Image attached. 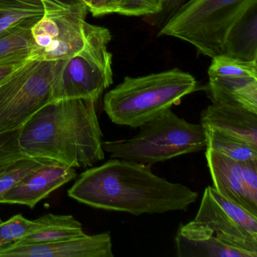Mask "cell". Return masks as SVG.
<instances>
[{"instance_id": "6da1fadb", "label": "cell", "mask_w": 257, "mask_h": 257, "mask_svg": "<svg viewBox=\"0 0 257 257\" xmlns=\"http://www.w3.org/2000/svg\"><path fill=\"white\" fill-rule=\"evenodd\" d=\"M67 194L94 208L135 216L186 211L198 197L187 186L153 174L150 166L121 159L84 171Z\"/></svg>"}, {"instance_id": "7a4b0ae2", "label": "cell", "mask_w": 257, "mask_h": 257, "mask_svg": "<svg viewBox=\"0 0 257 257\" xmlns=\"http://www.w3.org/2000/svg\"><path fill=\"white\" fill-rule=\"evenodd\" d=\"M96 103L88 99H64L45 105L21 127L22 153L73 168H87L103 160Z\"/></svg>"}, {"instance_id": "3957f363", "label": "cell", "mask_w": 257, "mask_h": 257, "mask_svg": "<svg viewBox=\"0 0 257 257\" xmlns=\"http://www.w3.org/2000/svg\"><path fill=\"white\" fill-rule=\"evenodd\" d=\"M198 89L196 79L175 68L139 77L124 78L105 94L103 109L118 125L139 127Z\"/></svg>"}, {"instance_id": "277c9868", "label": "cell", "mask_w": 257, "mask_h": 257, "mask_svg": "<svg viewBox=\"0 0 257 257\" xmlns=\"http://www.w3.org/2000/svg\"><path fill=\"white\" fill-rule=\"evenodd\" d=\"M139 127V133L130 139L103 141V150L113 159L152 167L207 148L205 128L201 124L188 122L171 109Z\"/></svg>"}, {"instance_id": "5b68a950", "label": "cell", "mask_w": 257, "mask_h": 257, "mask_svg": "<svg viewBox=\"0 0 257 257\" xmlns=\"http://www.w3.org/2000/svg\"><path fill=\"white\" fill-rule=\"evenodd\" d=\"M43 4L44 15L31 28L33 48L30 59H68L96 43L112 40L109 30L86 22L88 9L83 3Z\"/></svg>"}, {"instance_id": "8992f818", "label": "cell", "mask_w": 257, "mask_h": 257, "mask_svg": "<svg viewBox=\"0 0 257 257\" xmlns=\"http://www.w3.org/2000/svg\"><path fill=\"white\" fill-rule=\"evenodd\" d=\"M257 0H189L161 28L159 36L180 39L204 56L221 55L228 31Z\"/></svg>"}, {"instance_id": "52a82bcc", "label": "cell", "mask_w": 257, "mask_h": 257, "mask_svg": "<svg viewBox=\"0 0 257 257\" xmlns=\"http://www.w3.org/2000/svg\"><path fill=\"white\" fill-rule=\"evenodd\" d=\"M64 60H28L0 83V134L21 128L45 105Z\"/></svg>"}, {"instance_id": "ba28073f", "label": "cell", "mask_w": 257, "mask_h": 257, "mask_svg": "<svg viewBox=\"0 0 257 257\" xmlns=\"http://www.w3.org/2000/svg\"><path fill=\"white\" fill-rule=\"evenodd\" d=\"M110 41L100 42L64 60L52 89V101L88 99L97 102L112 82Z\"/></svg>"}, {"instance_id": "9c48e42d", "label": "cell", "mask_w": 257, "mask_h": 257, "mask_svg": "<svg viewBox=\"0 0 257 257\" xmlns=\"http://www.w3.org/2000/svg\"><path fill=\"white\" fill-rule=\"evenodd\" d=\"M192 222L211 230L225 244L257 256V216L222 196L213 186L204 190Z\"/></svg>"}, {"instance_id": "30bf717a", "label": "cell", "mask_w": 257, "mask_h": 257, "mask_svg": "<svg viewBox=\"0 0 257 257\" xmlns=\"http://www.w3.org/2000/svg\"><path fill=\"white\" fill-rule=\"evenodd\" d=\"M110 233L79 236L49 243L0 246V257H113Z\"/></svg>"}, {"instance_id": "8fae6325", "label": "cell", "mask_w": 257, "mask_h": 257, "mask_svg": "<svg viewBox=\"0 0 257 257\" xmlns=\"http://www.w3.org/2000/svg\"><path fill=\"white\" fill-rule=\"evenodd\" d=\"M76 169L58 162L35 168L0 197V204H21L34 208L42 200L76 177Z\"/></svg>"}, {"instance_id": "7c38bea8", "label": "cell", "mask_w": 257, "mask_h": 257, "mask_svg": "<svg viewBox=\"0 0 257 257\" xmlns=\"http://www.w3.org/2000/svg\"><path fill=\"white\" fill-rule=\"evenodd\" d=\"M200 124L257 148V113L236 105L212 102L201 113Z\"/></svg>"}, {"instance_id": "4fadbf2b", "label": "cell", "mask_w": 257, "mask_h": 257, "mask_svg": "<svg viewBox=\"0 0 257 257\" xmlns=\"http://www.w3.org/2000/svg\"><path fill=\"white\" fill-rule=\"evenodd\" d=\"M205 157L213 187L227 199L257 216V204L252 202L245 187L241 162L207 148Z\"/></svg>"}, {"instance_id": "5bb4252c", "label": "cell", "mask_w": 257, "mask_h": 257, "mask_svg": "<svg viewBox=\"0 0 257 257\" xmlns=\"http://www.w3.org/2000/svg\"><path fill=\"white\" fill-rule=\"evenodd\" d=\"M179 257H254L252 254L225 244L206 227L189 222L181 224L175 237Z\"/></svg>"}, {"instance_id": "9a60e30c", "label": "cell", "mask_w": 257, "mask_h": 257, "mask_svg": "<svg viewBox=\"0 0 257 257\" xmlns=\"http://www.w3.org/2000/svg\"><path fill=\"white\" fill-rule=\"evenodd\" d=\"M206 86L211 102L236 105L257 113V77L246 76H208Z\"/></svg>"}, {"instance_id": "2e32d148", "label": "cell", "mask_w": 257, "mask_h": 257, "mask_svg": "<svg viewBox=\"0 0 257 257\" xmlns=\"http://www.w3.org/2000/svg\"><path fill=\"white\" fill-rule=\"evenodd\" d=\"M221 55L257 61V2L250 6L228 31Z\"/></svg>"}, {"instance_id": "e0dca14e", "label": "cell", "mask_w": 257, "mask_h": 257, "mask_svg": "<svg viewBox=\"0 0 257 257\" xmlns=\"http://www.w3.org/2000/svg\"><path fill=\"white\" fill-rule=\"evenodd\" d=\"M42 224L35 231L18 241V244L49 243L85 235L82 225L71 215L47 213L41 217Z\"/></svg>"}, {"instance_id": "ac0fdd59", "label": "cell", "mask_w": 257, "mask_h": 257, "mask_svg": "<svg viewBox=\"0 0 257 257\" xmlns=\"http://www.w3.org/2000/svg\"><path fill=\"white\" fill-rule=\"evenodd\" d=\"M42 0H0V37L22 27H32L43 17Z\"/></svg>"}, {"instance_id": "d6986e66", "label": "cell", "mask_w": 257, "mask_h": 257, "mask_svg": "<svg viewBox=\"0 0 257 257\" xmlns=\"http://www.w3.org/2000/svg\"><path fill=\"white\" fill-rule=\"evenodd\" d=\"M205 130L207 149L235 162H257V148L250 144L213 129Z\"/></svg>"}, {"instance_id": "ffe728a7", "label": "cell", "mask_w": 257, "mask_h": 257, "mask_svg": "<svg viewBox=\"0 0 257 257\" xmlns=\"http://www.w3.org/2000/svg\"><path fill=\"white\" fill-rule=\"evenodd\" d=\"M32 27H22L0 37V63L30 59Z\"/></svg>"}, {"instance_id": "44dd1931", "label": "cell", "mask_w": 257, "mask_h": 257, "mask_svg": "<svg viewBox=\"0 0 257 257\" xmlns=\"http://www.w3.org/2000/svg\"><path fill=\"white\" fill-rule=\"evenodd\" d=\"M55 161L40 157H25L0 165V197L28 172Z\"/></svg>"}, {"instance_id": "7402d4cb", "label": "cell", "mask_w": 257, "mask_h": 257, "mask_svg": "<svg viewBox=\"0 0 257 257\" xmlns=\"http://www.w3.org/2000/svg\"><path fill=\"white\" fill-rule=\"evenodd\" d=\"M41 224V218L31 220L21 213L15 215L5 222H0V246L24 238L40 228Z\"/></svg>"}, {"instance_id": "603a6c76", "label": "cell", "mask_w": 257, "mask_h": 257, "mask_svg": "<svg viewBox=\"0 0 257 257\" xmlns=\"http://www.w3.org/2000/svg\"><path fill=\"white\" fill-rule=\"evenodd\" d=\"M208 76H246L257 77L256 61H243L218 55L212 58Z\"/></svg>"}, {"instance_id": "cb8c5ba5", "label": "cell", "mask_w": 257, "mask_h": 257, "mask_svg": "<svg viewBox=\"0 0 257 257\" xmlns=\"http://www.w3.org/2000/svg\"><path fill=\"white\" fill-rule=\"evenodd\" d=\"M162 6V0H119L114 13L125 16H156Z\"/></svg>"}, {"instance_id": "d4e9b609", "label": "cell", "mask_w": 257, "mask_h": 257, "mask_svg": "<svg viewBox=\"0 0 257 257\" xmlns=\"http://www.w3.org/2000/svg\"><path fill=\"white\" fill-rule=\"evenodd\" d=\"M21 128L0 134V165L28 157L22 153L19 147V138Z\"/></svg>"}, {"instance_id": "484cf974", "label": "cell", "mask_w": 257, "mask_h": 257, "mask_svg": "<svg viewBox=\"0 0 257 257\" xmlns=\"http://www.w3.org/2000/svg\"><path fill=\"white\" fill-rule=\"evenodd\" d=\"M189 0H162V10L156 15V25L162 28Z\"/></svg>"}, {"instance_id": "4316f807", "label": "cell", "mask_w": 257, "mask_h": 257, "mask_svg": "<svg viewBox=\"0 0 257 257\" xmlns=\"http://www.w3.org/2000/svg\"><path fill=\"white\" fill-rule=\"evenodd\" d=\"M119 0H91L88 12L94 17H100L114 14L115 8Z\"/></svg>"}, {"instance_id": "83f0119b", "label": "cell", "mask_w": 257, "mask_h": 257, "mask_svg": "<svg viewBox=\"0 0 257 257\" xmlns=\"http://www.w3.org/2000/svg\"><path fill=\"white\" fill-rule=\"evenodd\" d=\"M28 60H19V61L0 63V83L10 76L13 72L16 71L19 67L25 64Z\"/></svg>"}, {"instance_id": "f1b7e54d", "label": "cell", "mask_w": 257, "mask_h": 257, "mask_svg": "<svg viewBox=\"0 0 257 257\" xmlns=\"http://www.w3.org/2000/svg\"><path fill=\"white\" fill-rule=\"evenodd\" d=\"M81 2L83 3L87 7H88V10H89L90 6H91V0H79Z\"/></svg>"}]
</instances>
